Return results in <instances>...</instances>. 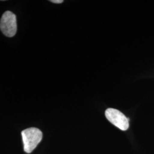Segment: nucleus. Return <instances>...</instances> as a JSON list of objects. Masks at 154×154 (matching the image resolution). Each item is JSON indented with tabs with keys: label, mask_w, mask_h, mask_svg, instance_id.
<instances>
[{
	"label": "nucleus",
	"mask_w": 154,
	"mask_h": 154,
	"mask_svg": "<svg viewBox=\"0 0 154 154\" xmlns=\"http://www.w3.org/2000/svg\"><path fill=\"white\" fill-rule=\"evenodd\" d=\"M23 149L25 152L31 153L42 139V132L37 128L31 127L21 132Z\"/></svg>",
	"instance_id": "nucleus-1"
},
{
	"label": "nucleus",
	"mask_w": 154,
	"mask_h": 154,
	"mask_svg": "<svg viewBox=\"0 0 154 154\" xmlns=\"http://www.w3.org/2000/svg\"><path fill=\"white\" fill-rule=\"evenodd\" d=\"M0 29L2 33L8 37L15 35L17 25L16 15L11 11H6L2 14L0 21Z\"/></svg>",
	"instance_id": "nucleus-2"
},
{
	"label": "nucleus",
	"mask_w": 154,
	"mask_h": 154,
	"mask_svg": "<svg viewBox=\"0 0 154 154\" xmlns=\"http://www.w3.org/2000/svg\"><path fill=\"white\" fill-rule=\"evenodd\" d=\"M105 116L110 123L122 131L129 128V119L120 111L109 108L106 110Z\"/></svg>",
	"instance_id": "nucleus-3"
},
{
	"label": "nucleus",
	"mask_w": 154,
	"mask_h": 154,
	"mask_svg": "<svg viewBox=\"0 0 154 154\" xmlns=\"http://www.w3.org/2000/svg\"><path fill=\"white\" fill-rule=\"evenodd\" d=\"M50 2L55 4H61L63 2V0H51Z\"/></svg>",
	"instance_id": "nucleus-4"
}]
</instances>
